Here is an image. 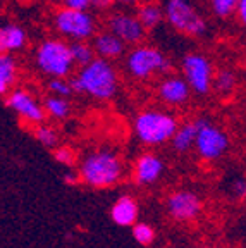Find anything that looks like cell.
<instances>
[{"mask_svg":"<svg viewBox=\"0 0 246 248\" xmlns=\"http://www.w3.org/2000/svg\"><path fill=\"white\" fill-rule=\"evenodd\" d=\"M69 85L73 93H85L96 100H110L119 92V73L110 61L95 57L86 66L79 67Z\"/></svg>","mask_w":246,"mask_h":248,"instance_id":"6da1fadb","label":"cell"},{"mask_svg":"<svg viewBox=\"0 0 246 248\" xmlns=\"http://www.w3.org/2000/svg\"><path fill=\"white\" fill-rule=\"evenodd\" d=\"M124 59V69L133 79L148 81L157 74L172 73V62L154 45H133Z\"/></svg>","mask_w":246,"mask_h":248,"instance_id":"7a4b0ae2","label":"cell"},{"mask_svg":"<svg viewBox=\"0 0 246 248\" xmlns=\"http://www.w3.org/2000/svg\"><path fill=\"white\" fill-rule=\"evenodd\" d=\"M123 174L121 160L112 150H95L83 159L79 166V181L92 188H108Z\"/></svg>","mask_w":246,"mask_h":248,"instance_id":"3957f363","label":"cell"},{"mask_svg":"<svg viewBox=\"0 0 246 248\" xmlns=\"http://www.w3.org/2000/svg\"><path fill=\"white\" fill-rule=\"evenodd\" d=\"M35 64L46 78H67L74 73L69 43L62 38H46L36 46Z\"/></svg>","mask_w":246,"mask_h":248,"instance_id":"277c9868","label":"cell"},{"mask_svg":"<svg viewBox=\"0 0 246 248\" xmlns=\"http://www.w3.org/2000/svg\"><path fill=\"white\" fill-rule=\"evenodd\" d=\"M179 126L172 114L158 108H146L135 119V133L141 143L157 147L170 141L174 131Z\"/></svg>","mask_w":246,"mask_h":248,"instance_id":"5b68a950","label":"cell"},{"mask_svg":"<svg viewBox=\"0 0 246 248\" xmlns=\"http://www.w3.org/2000/svg\"><path fill=\"white\" fill-rule=\"evenodd\" d=\"M54 30L69 42L92 40L96 33V19L90 11L62 7L54 14Z\"/></svg>","mask_w":246,"mask_h":248,"instance_id":"8992f818","label":"cell"},{"mask_svg":"<svg viewBox=\"0 0 246 248\" xmlns=\"http://www.w3.org/2000/svg\"><path fill=\"white\" fill-rule=\"evenodd\" d=\"M164 21H167L176 31L191 38H201L208 31L207 21L189 2H167L164 7Z\"/></svg>","mask_w":246,"mask_h":248,"instance_id":"52a82bcc","label":"cell"},{"mask_svg":"<svg viewBox=\"0 0 246 248\" xmlns=\"http://www.w3.org/2000/svg\"><path fill=\"white\" fill-rule=\"evenodd\" d=\"M181 71L191 92L198 95H207L212 90V79H214L215 69L205 54H200V52L186 54L181 61Z\"/></svg>","mask_w":246,"mask_h":248,"instance_id":"ba28073f","label":"cell"},{"mask_svg":"<svg viewBox=\"0 0 246 248\" xmlns=\"http://www.w3.org/2000/svg\"><path fill=\"white\" fill-rule=\"evenodd\" d=\"M201 159L215 160L222 157L229 148V136L224 129L205 119H198V131H196L195 145Z\"/></svg>","mask_w":246,"mask_h":248,"instance_id":"9c48e42d","label":"cell"},{"mask_svg":"<svg viewBox=\"0 0 246 248\" xmlns=\"http://www.w3.org/2000/svg\"><path fill=\"white\" fill-rule=\"evenodd\" d=\"M107 31H110L112 35H116L124 45H139L143 43L146 36V30L136 14L131 12H114L108 16L107 19Z\"/></svg>","mask_w":246,"mask_h":248,"instance_id":"30bf717a","label":"cell"},{"mask_svg":"<svg viewBox=\"0 0 246 248\" xmlns=\"http://www.w3.org/2000/svg\"><path fill=\"white\" fill-rule=\"evenodd\" d=\"M5 104L21 119L30 124H42L46 116L43 105H40L35 95L23 88H12L9 93H5Z\"/></svg>","mask_w":246,"mask_h":248,"instance_id":"8fae6325","label":"cell"},{"mask_svg":"<svg viewBox=\"0 0 246 248\" xmlns=\"http://www.w3.org/2000/svg\"><path fill=\"white\" fill-rule=\"evenodd\" d=\"M158 97L164 104L179 107L189 102L191 97V88L188 86L186 79L179 74H167L160 83H158Z\"/></svg>","mask_w":246,"mask_h":248,"instance_id":"7c38bea8","label":"cell"},{"mask_svg":"<svg viewBox=\"0 0 246 248\" xmlns=\"http://www.w3.org/2000/svg\"><path fill=\"white\" fill-rule=\"evenodd\" d=\"M167 207H169V214L176 221H193L201 210L200 200L191 191L172 193L167 202Z\"/></svg>","mask_w":246,"mask_h":248,"instance_id":"4fadbf2b","label":"cell"},{"mask_svg":"<svg viewBox=\"0 0 246 248\" xmlns=\"http://www.w3.org/2000/svg\"><path fill=\"white\" fill-rule=\"evenodd\" d=\"M93 50L95 55L105 61H119L126 54V45L117 38L116 35H112L110 31H100L93 35Z\"/></svg>","mask_w":246,"mask_h":248,"instance_id":"5bb4252c","label":"cell"},{"mask_svg":"<svg viewBox=\"0 0 246 248\" xmlns=\"http://www.w3.org/2000/svg\"><path fill=\"white\" fill-rule=\"evenodd\" d=\"M28 45V35L23 26L15 23H5L0 26V55L15 54Z\"/></svg>","mask_w":246,"mask_h":248,"instance_id":"9a60e30c","label":"cell"},{"mask_svg":"<svg viewBox=\"0 0 246 248\" xmlns=\"http://www.w3.org/2000/svg\"><path fill=\"white\" fill-rule=\"evenodd\" d=\"M164 164L155 154L141 155L135 164V179L138 185H150L160 178Z\"/></svg>","mask_w":246,"mask_h":248,"instance_id":"2e32d148","label":"cell"},{"mask_svg":"<svg viewBox=\"0 0 246 248\" xmlns=\"http://www.w3.org/2000/svg\"><path fill=\"white\" fill-rule=\"evenodd\" d=\"M136 17L146 31H154L164 23V7L155 0H141L136 9Z\"/></svg>","mask_w":246,"mask_h":248,"instance_id":"e0dca14e","label":"cell"},{"mask_svg":"<svg viewBox=\"0 0 246 248\" xmlns=\"http://www.w3.org/2000/svg\"><path fill=\"white\" fill-rule=\"evenodd\" d=\"M110 217L117 226H123V228L133 226L136 222V219H138V205H136V202L131 197H121L112 205Z\"/></svg>","mask_w":246,"mask_h":248,"instance_id":"ac0fdd59","label":"cell"},{"mask_svg":"<svg viewBox=\"0 0 246 248\" xmlns=\"http://www.w3.org/2000/svg\"><path fill=\"white\" fill-rule=\"evenodd\" d=\"M17 61L12 54H2L0 55V95H5L14 88L17 81Z\"/></svg>","mask_w":246,"mask_h":248,"instance_id":"d6986e66","label":"cell"},{"mask_svg":"<svg viewBox=\"0 0 246 248\" xmlns=\"http://www.w3.org/2000/svg\"><path fill=\"white\" fill-rule=\"evenodd\" d=\"M196 131H198V119L189 121V123H184V124H181V126H177L172 138H170V143H172L174 150L188 152L189 148L195 145Z\"/></svg>","mask_w":246,"mask_h":248,"instance_id":"ffe728a7","label":"cell"},{"mask_svg":"<svg viewBox=\"0 0 246 248\" xmlns=\"http://www.w3.org/2000/svg\"><path fill=\"white\" fill-rule=\"evenodd\" d=\"M238 86V74L236 71L224 67L214 73V79H212V88H215L217 93L220 95H229L231 92H234V88Z\"/></svg>","mask_w":246,"mask_h":248,"instance_id":"44dd1931","label":"cell"},{"mask_svg":"<svg viewBox=\"0 0 246 248\" xmlns=\"http://www.w3.org/2000/svg\"><path fill=\"white\" fill-rule=\"evenodd\" d=\"M69 52H71V59H73L76 67L86 66L88 62H92L93 59L96 57L90 40H85V42H71Z\"/></svg>","mask_w":246,"mask_h":248,"instance_id":"7402d4cb","label":"cell"},{"mask_svg":"<svg viewBox=\"0 0 246 248\" xmlns=\"http://www.w3.org/2000/svg\"><path fill=\"white\" fill-rule=\"evenodd\" d=\"M43 110H45V114L54 117V119H65L71 112V105L67 102V98L50 95V97H46L45 102H43Z\"/></svg>","mask_w":246,"mask_h":248,"instance_id":"603a6c76","label":"cell"},{"mask_svg":"<svg viewBox=\"0 0 246 248\" xmlns=\"http://www.w3.org/2000/svg\"><path fill=\"white\" fill-rule=\"evenodd\" d=\"M35 138L38 143H42L46 148H54L59 143V135L54 128L45 126V124H38L35 129Z\"/></svg>","mask_w":246,"mask_h":248,"instance_id":"cb8c5ba5","label":"cell"},{"mask_svg":"<svg viewBox=\"0 0 246 248\" xmlns=\"http://www.w3.org/2000/svg\"><path fill=\"white\" fill-rule=\"evenodd\" d=\"M46 88L52 95H57L62 98H69L73 95V90L67 81V78H48V83H46Z\"/></svg>","mask_w":246,"mask_h":248,"instance_id":"d4e9b609","label":"cell"},{"mask_svg":"<svg viewBox=\"0 0 246 248\" xmlns=\"http://www.w3.org/2000/svg\"><path fill=\"white\" fill-rule=\"evenodd\" d=\"M133 238L136 240V243L143 245V247H148L150 243H154L155 240V231L148 224H133Z\"/></svg>","mask_w":246,"mask_h":248,"instance_id":"484cf974","label":"cell"},{"mask_svg":"<svg viewBox=\"0 0 246 248\" xmlns=\"http://www.w3.org/2000/svg\"><path fill=\"white\" fill-rule=\"evenodd\" d=\"M238 0H212V11L220 19H227L234 14Z\"/></svg>","mask_w":246,"mask_h":248,"instance_id":"4316f807","label":"cell"},{"mask_svg":"<svg viewBox=\"0 0 246 248\" xmlns=\"http://www.w3.org/2000/svg\"><path fill=\"white\" fill-rule=\"evenodd\" d=\"M54 159L57 160V162L64 164V166L71 167L76 162V154H74V150H71L69 147H61V148H57V150H54Z\"/></svg>","mask_w":246,"mask_h":248,"instance_id":"83f0119b","label":"cell"},{"mask_svg":"<svg viewBox=\"0 0 246 248\" xmlns=\"http://www.w3.org/2000/svg\"><path fill=\"white\" fill-rule=\"evenodd\" d=\"M64 7L77 9V11H90L92 7V0H62Z\"/></svg>","mask_w":246,"mask_h":248,"instance_id":"f1b7e54d","label":"cell"},{"mask_svg":"<svg viewBox=\"0 0 246 248\" xmlns=\"http://www.w3.org/2000/svg\"><path fill=\"white\" fill-rule=\"evenodd\" d=\"M234 14L238 16V19L241 23L246 21V0H238V4H236V9H234Z\"/></svg>","mask_w":246,"mask_h":248,"instance_id":"f546056e","label":"cell"},{"mask_svg":"<svg viewBox=\"0 0 246 248\" xmlns=\"http://www.w3.org/2000/svg\"><path fill=\"white\" fill-rule=\"evenodd\" d=\"M114 4V0H92V5L96 9H108Z\"/></svg>","mask_w":246,"mask_h":248,"instance_id":"4dcf8cb0","label":"cell"},{"mask_svg":"<svg viewBox=\"0 0 246 248\" xmlns=\"http://www.w3.org/2000/svg\"><path fill=\"white\" fill-rule=\"evenodd\" d=\"M64 181L67 183V185H77V183H79V174H74V172H67V174L64 176Z\"/></svg>","mask_w":246,"mask_h":248,"instance_id":"1f68e13d","label":"cell"},{"mask_svg":"<svg viewBox=\"0 0 246 248\" xmlns=\"http://www.w3.org/2000/svg\"><path fill=\"white\" fill-rule=\"evenodd\" d=\"M114 2H117L121 5H126V7H131V5H138L141 0H114Z\"/></svg>","mask_w":246,"mask_h":248,"instance_id":"d6a6232c","label":"cell"},{"mask_svg":"<svg viewBox=\"0 0 246 248\" xmlns=\"http://www.w3.org/2000/svg\"><path fill=\"white\" fill-rule=\"evenodd\" d=\"M238 191H239V195H245V183L243 181H238Z\"/></svg>","mask_w":246,"mask_h":248,"instance_id":"836d02e7","label":"cell"},{"mask_svg":"<svg viewBox=\"0 0 246 248\" xmlns=\"http://www.w3.org/2000/svg\"><path fill=\"white\" fill-rule=\"evenodd\" d=\"M167 2H189V0H167Z\"/></svg>","mask_w":246,"mask_h":248,"instance_id":"e575fe53","label":"cell"},{"mask_svg":"<svg viewBox=\"0 0 246 248\" xmlns=\"http://www.w3.org/2000/svg\"><path fill=\"white\" fill-rule=\"evenodd\" d=\"M50 2H62V0H50Z\"/></svg>","mask_w":246,"mask_h":248,"instance_id":"d590c367","label":"cell"},{"mask_svg":"<svg viewBox=\"0 0 246 248\" xmlns=\"http://www.w3.org/2000/svg\"><path fill=\"white\" fill-rule=\"evenodd\" d=\"M205 248H212V247H205Z\"/></svg>","mask_w":246,"mask_h":248,"instance_id":"8d00e7d4","label":"cell"}]
</instances>
